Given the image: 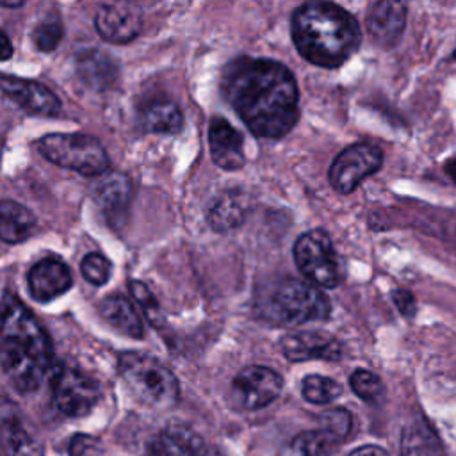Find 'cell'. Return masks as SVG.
Listing matches in <instances>:
<instances>
[{"mask_svg": "<svg viewBox=\"0 0 456 456\" xmlns=\"http://www.w3.org/2000/svg\"><path fill=\"white\" fill-rule=\"evenodd\" d=\"M221 93L256 137L280 139L297 123L296 78L278 61L255 57L230 61L223 69Z\"/></svg>", "mask_w": 456, "mask_h": 456, "instance_id": "1", "label": "cell"}, {"mask_svg": "<svg viewBox=\"0 0 456 456\" xmlns=\"http://www.w3.org/2000/svg\"><path fill=\"white\" fill-rule=\"evenodd\" d=\"M0 367L21 394L36 392L53 367V346L46 330L9 294L0 303Z\"/></svg>", "mask_w": 456, "mask_h": 456, "instance_id": "2", "label": "cell"}, {"mask_svg": "<svg viewBox=\"0 0 456 456\" xmlns=\"http://www.w3.org/2000/svg\"><path fill=\"white\" fill-rule=\"evenodd\" d=\"M297 52L321 68H338L358 48L362 32L356 18L330 2L299 5L290 21Z\"/></svg>", "mask_w": 456, "mask_h": 456, "instance_id": "3", "label": "cell"}, {"mask_svg": "<svg viewBox=\"0 0 456 456\" xmlns=\"http://www.w3.org/2000/svg\"><path fill=\"white\" fill-rule=\"evenodd\" d=\"M118 367L128 390L146 406L171 408L176 404L180 397L178 379L157 358L142 353H123Z\"/></svg>", "mask_w": 456, "mask_h": 456, "instance_id": "4", "label": "cell"}, {"mask_svg": "<svg viewBox=\"0 0 456 456\" xmlns=\"http://www.w3.org/2000/svg\"><path fill=\"white\" fill-rule=\"evenodd\" d=\"M331 303L319 287L306 281L281 280L264 305V315L281 324H306L328 319Z\"/></svg>", "mask_w": 456, "mask_h": 456, "instance_id": "5", "label": "cell"}, {"mask_svg": "<svg viewBox=\"0 0 456 456\" xmlns=\"http://www.w3.org/2000/svg\"><path fill=\"white\" fill-rule=\"evenodd\" d=\"M37 150L52 164L86 176H98L109 167L102 142L86 134H48L39 139Z\"/></svg>", "mask_w": 456, "mask_h": 456, "instance_id": "6", "label": "cell"}, {"mask_svg": "<svg viewBox=\"0 0 456 456\" xmlns=\"http://www.w3.org/2000/svg\"><path fill=\"white\" fill-rule=\"evenodd\" d=\"M294 262L297 269L315 285L333 289L344 278L340 258L324 230H310L294 242Z\"/></svg>", "mask_w": 456, "mask_h": 456, "instance_id": "7", "label": "cell"}, {"mask_svg": "<svg viewBox=\"0 0 456 456\" xmlns=\"http://www.w3.org/2000/svg\"><path fill=\"white\" fill-rule=\"evenodd\" d=\"M383 166V151L370 142H356L342 150L330 166V183L340 194L353 192Z\"/></svg>", "mask_w": 456, "mask_h": 456, "instance_id": "8", "label": "cell"}, {"mask_svg": "<svg viewBox=\"0 0 456 456\" xmlns=\"http://www.w3.org/2000/svg\"><path fill=\"white\" fill-rule=\"evenodd\" d=\"M100 390L93 378L75 367L61 365L52 378V399L55 408L68 417H82L98 403Z\"/></svg>", "mask_w": 456, "mask_h": 456, "instance_id": "9", "label": "cell"}, {"mask_svg": "<svg viewBox=\"0 0 456 456\" xmlns=\"http://www.w3.org/2000/svg\"><path fill=\"white\" fill-rule=\"evenodd\" d=\"M283 387V378L271 367H244L232 381V397L239 408L258 410L273 403Z\"/></svg>", "mask_w": 456, "mask_h": 456, "instance_id": "10", "label": "cell"}, {"mask_svg": "<svg viewBox=\"0 0 456 456\" xmlns=\"http://www.w3.org/2000/svg\"><path fill=\"white\" fill-rule=\"evenodd\" d=\"M281 351L290 362L305 360H340L342 346L340 342L326 331L303 330L283 337Z\"/></svg>", "mask_w": 456, "mask_h": 456, "instance_id": "11", "label": "cell"}, {"mask_svg": "<svg viewBox=\"0 0 456 456\" xmlns=\"http://www.w3.org/2000/svg\"><path fill=\"white\" fill-rule=\"evenodd\" d=\"M0 91L23 110L32 114L53 116L61 110V100L53 91L36 80L0 75Z\"/></svg>", "mask_w": 456, "mask_h": 456, "instance_id": "12", "label": "cell"}, {"mask_svg": "<svg viewBox=\"0 0 456 456\" xmlns=\"http://www.w3.org/2000/svg\"><path fill=\"white\" fill-rule=\"evenodd\" d=\"M94 25L103 39L123 45L141 34L142 18L132 4H105L98 11Z\"/></svg>", "mask_w": 456, "mask_h": 456, "instance_id": "13", "label": "cell"}, {"mask_svg": "<svg viewBox=\"0 0 456 456\" xmlns=\"http://www.w3.org/2000/svg\"><path fill=\"white\" fill-rule=\"evenodd\" d=\"M406 25V5L403 2H376L369 7L365 27L372 39L381 48H392L399 43Z\"/></svg>", "mask_w": 456, "mask_h": 456, "instance_id": "14", "label": "cell"}, {"mask_svg": "<svg viewBox=\"0 0 456 456\" xmlns=\"http://www.w3.org/2000/svg\"><path fill=\"white\" fill-rule=\"evenodd\" d=\"M208 148L212 160L226 171H237L244 166V137L224 118H212L208 126Z\"/></svg>", "mask_w": 456, "mask_h": 456, "instance_id": "15", "label": "cell"}, {"mask_svg": "<svg viewBox=\"0 0 456 456\" xmlns=\"http://www.w3.org/2000/svg\"><path fill=\"white\" fill-rule=\"evenodd\" d=\"M73 285L69 267L57 256L39 260L28 271V290L36 301H52Z\"/></svg>", "mask_w": 456, "mask_h": 456, "instance_id": "16", "label": "cell"}, {"mask_svg": "<svg viewBox=\"0 0 456 456\" xmlns=\"http://www.w3.org/2000/svg\"><path fill=\"white\" fill-rule=\"evenodd\" d=\"M134 187L130 178L121 171H105L94 176L93 196L100 208L109 216L123 214L132 201Z\"/></svg>", "mask_w": 456, "mask_h": 456, "instance_id": "17", "label": "cell"}, {"mask_svg": "<svg viewBox=\"0 0 456 456\" xmlns=\"http://www.w3.org/2000/svg\"><path fill=\"white\" fill-rule=\"evenodd\" d=\"M148 456H203V444L187 426H169L151 440Z\"/></svg>", "mask_w": 456, "mask_h": 456, "instance_id": "18", "label": "cell"}, {"mask_svg": "<svg viewBox=\"0 0 456 456\" xmlns=\"http://www.w3.org/2000/svg\"><path fill=\"white\" fill-rule=\"evenodd\" d=\"M77 73L87 87L103 91L116 82L118 64L112 61L109 53L91 48L78 53Z\"/></svg>", "mask_w": 456, "mask_h": 456, "instance_id": "19", "label": "cell"}, {"mask_svg": "<svg viewBox=\"0 0 456 456\" xmlns=\"http://www.w3.org/2000/svg\"><path fill=\"white\" fill-rule=\"evenodd\" d=\"M100 314L102 317L119 333L132 337V338H142L144 337V326L142 321L132 305V301L121 294H110L100 303Z\"/></svg>", "mask_w": 456, "mask_h": 456, "instance_id": "20", "label": "cell"}, {"mask_svg": "<svg viewBox=\"0 0 456 456\" xmlns=\"http://www.w3.org/2000/svg\"><path fill=\"white\" fill-rule=\"evenodd\" d=\"M248 216V201L237 192L230 191L221 194L208 210V223L216 232H230L244 223Z\"/></svg>", "mask_w": 456, "mask_h": 456, "instance_id": "21", "label": "cell"}, {"mask_svg": "<svg viewBox=\"0 0 456 456\" xmlns=\"http://www.w3.org/2000/svg\"><path fill=\"white\" fill-rule=\"evenodd\" d=\"M36 224L34 214L21 203L0 201V240L16 244L25 240Z\"/></svg>", "mask_w": 456, "mask_h": 456, "instance_id": "22", "label": "cell"}, {"mask_svg": "<svg viewBox=\"0 0 456 456\" xmlns=\"http://www.w3.org/2000/svg\"><path fill=\"white\" fill-rule=\"evenodd\" d=\"M141 125L153 134H176L183 126V114L171 100H153L141 110Z\"/></svg>", "mask_w": 456, "mask_h": 456, "instance_id": "23", "label": "cell"}, {"mask_svg": "<svg viewBox=\"0 0 456 456\" xmlns=\"http://www.w3.org/2000/svg\"><path fill=\"white\" fill-rule=\"evenodd\" d=\"M2 451L9 456H43L41 444L12 415L2 419Z\"/></svg>", "mask_w": 456, "mask_h": 456, "instance_id": "24", "label": "cell"}, {"mask_svg": "<svg viewBox=\"0 0 456 456\" xmlns=\"http://www.w3.org/2000/svg\"><path fill=\"white\" fill-rule=\"evenodd\" d=\"M338 442L326 431H305L289 440L278 456H333Z\"/></svg>", "mask_w": 456, "mask_h": 456, "instance_id": "25", "label": "cell"}, {"mask_svg": "<svg viewBox=\"0 0 456 456\" xmlns=\"http://www.w3.org/2000/svg\"><path fill=\"white\" fill-rule=\"evenodd\" d=\"M401 456H444L435 435L422 424L411 426L403 435Z\"/></svg>", "mask_w": 456, "mask_h": 456, "instance_id": "26", "label": "cell"}, {"mask_svg": "<svg viewBox=\"0 0 456 456\" xmlns=\"http://www.w3.org/2000/svg\"><path fill=\"white\" fill-rule=\"evenodd\" d=\"M301 394L308 403L326 404L342 394V387L328 376L310 374L301 383Z\"/></svg>", "mask_w": 456, "mask_h": 456, "instance_id": "27", "label": "cell"}, {"mask_svg": "<svg viewBox=\"0 0 456 456\" xmlns=\"http://www.w3.org/2000/svg\"><path fill=\"white\" fill-rule=\"evenodd\" d=\"M349 383H351V388L353 392L363 399V401H369V403H374L378 399H381L385 388H383V383L381 379L367 370V369H356L351 378H349Z\"/></svg>", "mask_w": 456, "mask_h": 456, "instance_id": "28", "label": "cell"}, {"mask_svg": "<svg viewBox=\"0 0 456 456\" xmlns=\"http://www.w3.org/2000/svg\"><path fill=\"white\" fill-rule=\"evenodd\" d=\"M62 32L64 30H62L61 20L55 16H50L36 25V28L32 32V41L36 43V46L39 50L52 52L62 39Z\"/></svg>", "mask_w": 456, "mask_h": 456, "instance_id": "29", "label": "cell"}, {"mask_svg": "<svg viewBox=\"0 0 456 456\" xmlns=\"http://www.w3.org/2000/svg\"><path fill=\"white\" fill-rule=\"evenodd\" d=\"M82 276L93 285H103L110 278V262L100 253H89L80 264Z\"/></svg>", "mask_w": 456, "mask_h": 456, "instance_id": "30", "label": "cell"}, {"mask_svg": "<svg viewBox=\"0 0 456 456\" xmlns=\"http://www.w3.org/2000/svg\"><path fill=\"white\" fill-rule=\"evenodd\" d=\"M322 431L330 433L337 442H342L351 429V415L346 410H328L321 415Z\"/></svg>", "mask_w": 456, "mask_h": 456, "instance_id": "31", "label": "cell"}, {"mask_svg": "<svg viewBox=\"0 0 456 456\" xmlns=\"http://www.w3.org/2000/svg\"><path fill=\"white\" fill-rule=\"evenodd\" d=\"M130 290H132V296L137 299V303L142 306L146 317L153 324H159L160 322V308H159V303L153 297L151 290L141 281H130Z\"/></svg>", "mask_w": 456, "mask_h": 456, "instance_id": "32", "label": "cell"}, {"mask_svg": "<svg viewBox=\"0 0 456 456\" xmlns=\"http://www.w3.org/2000/svg\"><path fill=\"white\" fill-rule=\"evenodd\" d=\"M392 299L404 317H413V314L417 310V303H415V297L411 296V292H408L404 289H395L392 292Z\"/></svg>", "mask_w": 456, "mask_h": 456, "instance_id": "33", "label": "cell"}, {"mask_svg": "<svg viewBox=\"0 0 456 456\" xmlns=\"http://www.w3.org/2000/svg\"><path fill=\"white\" fill-rule=\"evenodd\" d=\"M12 53H14V48L9 36L4 30H0V61H9Z\"/></svg>", "mask_w": 456, "mask_h": 456, "instance_id": "34", "label": "cell"}, {"mask_svg": "<svg viewBox=\"0 0 456 456\" xmlns=\"http://www.w3.org/2000/svg\"><path fill=\"white\" fill-rule=\"evenodd\" d=\"M349 456H388L385 449L378 447V445H363L354 449Z\"/></svg>", "mask_w": 456, "mask_h": 456, "instance_id": "35", "label": "cell"}, {"mask_svg": "<svg viewBox=\"0 0 456 456\" xmlns=\"http://www.w3.org/2000/svg\"><path fill=\"white\" fill-rule=\"evenodd\" d=\"M445 173L451 176L452 182H456V157L445 164Z\"/></svg>", "mask_w": 456, "mask_h": 456, "instance_id": "36", "label": "cell"}, {"mask_svg": "<svg viewBox=\"0 0 456 456\" xmlns=\"http://www.w3.org/2000/svg\"><path fill=\"white\" fill-rule=\"evenodd\" d=\"M23 2H0V7H21Z\"/></svg>", "mask_w": 456, "mask_h": 456, "instance_id": "37", "label": "cell"}, {"mask_svg": "<svg viewBox=\"0 0 456 456\" xmlns=\"http://www.w3.org/2000/svg\"><path fill=\"white\" fill-rule=\"evenodd\" d=\"M2 419L4 415H0V452H2Z\"/></svg>", "mask_w": 456, "mask_h": 456, "instance_id": "38", "label": "cell"}, {"mask_svg": "<svg viewBox=\"0 0 456 456\" xmlns=\"http://www.w3.org/2000/svg\"><path fill=\"white\" fill-rule=\"evenodd\" d=\"M454 57H456V50H454Z\"/></svg>", "mask_w": 456, "mask_h": 456, "instance_id": "39", "label": "cell"}]
</instances>
